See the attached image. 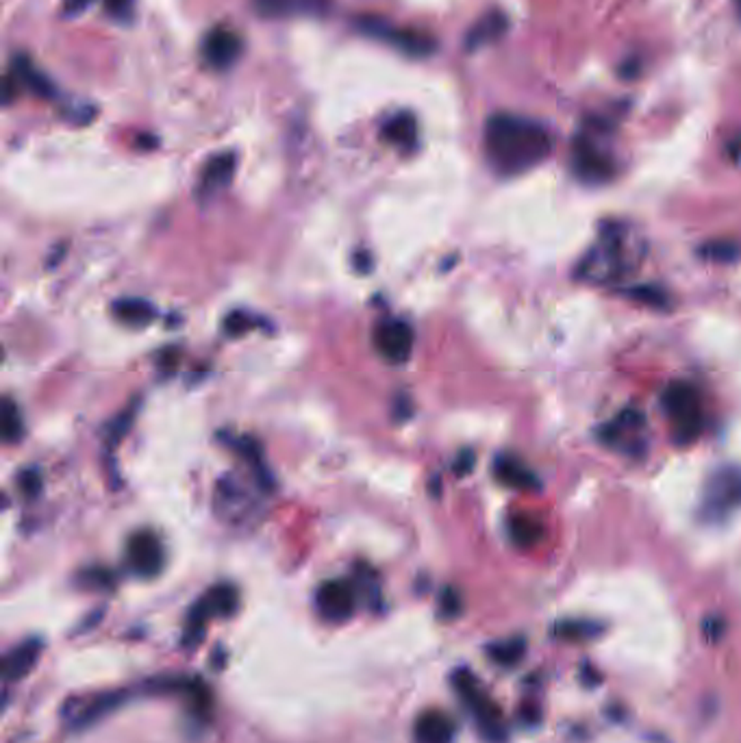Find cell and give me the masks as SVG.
I'll list each match as a JSON object with an SVG mask.
<instances>
[{"instance_id": "6da1fadb", "label": "cell", "mask_w": 741, "mask_h": 743, "mask_svg": "<svg viewBox=\"0 0 741 743\" xmlns=\"http://www.w3.org/2000/svg\"><path fill=\"white\" fill-rule=\"evenodd\" d=\"M485 157L502 177L528 172L551 157L554 139L548 127L516 113H494L485 124Z\"/></svg>"}, {"instance_id": "7a4b0ae2", "label": "cell", "mask_w": 741, "mask_h": 743, "mask_svg": "<svg viewBox=\"0 0 741 743\" xmlns=\"http://www.w3.org/2000/svg\"><path fill=\"white\" fill-rule=\"evenodd\" d=\"M641 246L637 244L633 231L615 222L611 229H603L598 241L589 248L587 255L578 263L577 275L594 285L618 283L626 275L637 270L641 257Z\"/></svg>"}, {"instance_id": "3957f363", "label": "cell", "mask_w": 741, "mask_h": 743, "mask_svg": "<svg viewBox=\"0 0 741 743\" xmlns=\"http://www.w3.org/2000/svg\"><path fill=\"white\" fill-rule=\"evenodd\" d=\"M661 405L667 420L672 422V437L676 443L685 446V443H692L701 435L704 417L702 400L696 387L685 383V380H676L663 391Z\"/></svg>"}, {"instance_id": "277c9868", "label": "cell", "mask_w": 741, "mask_h": 743, "mask_svg": "<svg viewBox=\"0 0 741 743\" xmlns=\"http://www.w3.org/2000/svg\"><path fill=\"white\" fill-rule=\"evenodd\" d=\"M453 685L454 689H457L459 698L468 704V709L472 711V715H474L479 730L483 732L485 739L491 743L505 741L507 730L500 706L485 694L479 680L474 678V674H472L470 669H457L453 676Z\"/></svg>"}, {"instance_id": "5b68a950", "label": "cell", "mask_w": 741, "mask_h": 743, "mask_svg": "<svg viewBox=\"0 0 741 743\" xmlns=\"http://www.w3.org/2000/svg\"><path fill=\"white\" fill-rule=\"evenodd\" d=\"M357 29L367 35V38L385 41V44L393 46V48H398L409 57H428L437 50V41L431 35L422 33V31L401 29L396 24L387 22V20L375 18V15H364L357 22Z\"/></svg>"}, {"instance_id": "8992f818", "label": "cell", "mask_w": 741, "mask_h": 743, "mask_svg": "<svg viewBox=\"0 0 741 743\" xmlns=\"http://www.w3.org/2000/svg\"><path fill=\"white\" fill-rule=\"evenodd\" d=\"M240 596L233 585H217L207 596H202L191 608L188 626H185L183 643L185 646H198L205 626L211 617H229L237 611Z\"/></svg>"}, {"instance_id": "52a82bcc", "label": "cell", "mask_w": 741, "mask_h": 743, "mask_svg": "<svg viewBox=\"0 0 741 743\" xmlns=\"http://www.w3.org/2000/svg\"><path fill=\"white\" fill-rule=\"evenodd\" d=\"M737 509H741V469H719L704 485L702 515L707 520H722Z\"/></svg>"}, {"instance_id": "ba28073f", "label": "cell", "mask_w": 741, "mask_h": 743, "mask_svg": "<svg viewBox=\"0 0 741 743\" xmlns=\"http://www.w3.org/2000/svg\"><path fill=\"white\" fill-rule=\"evenodd\" d=\"M572 172L583 183L603 185L615 177V162L594 137L577 135L572 144Z\"/></svg>"}, {"instance_id": "9c48e42d", "label": "cell", "mask_w": 741, "mask_h": 743, "mask_svg": "<svg viewBox=\"0 0 741 743\" xmlns=\"http://www.w3.org/2000/svg\"><path fill=\"white\" fill-rule=\"evenodd\" d=\"M357 593L348 581H326L315 591V611L331 624H344L355 616Z\"/></svg>"}, {"instance_id": "30bf717a", "label": "cell", "mask_w": 741, "mask_h": 743, "mask_svg": "<svg viewBox=\"0 0 741 743\" xmlns=\"http://www.w3.org/2000/svg\"><path fill=\"white\" fill-rule=\"evenodd\" d=\"M413 344H416V333H413L411 324L404 322V319H383L375 328V345L378 354L390 363H404L411 357Z\"/></svg>"}, {"instance_id": "8fae6325", "label": "cell", "mask_w": 741, "mask_h": 743, "mask_svg": "<svg viewBox=\"0 0 741 743\" xmlns=\"http://www.w3.org/2000/svg\"><path fill=\"white\" fill-rule=\"evenodd\" d=\"M127 561L128 567L142 578H154L163 570L165 555L162 541L157 539L150 530H139L127 544Z\"/></svg>"}, {"instance_id": "7c38bea8", "label": "cell", "mask_w": 741, "mask_h": 743, "mask_svg": "<svg viewBox=\"0 0 741 743\" xmlns=\"http://www.w3.org/2000/svg\"><path fill=\"white\" fill-rule=\"evenodd\" d=\"M242 38L233 29L216 27L202 41V57L214 70H229L242 57Z\"/></svg>"}, {"instance_id": "4fadbf2b", "label": "cell", "mask_w": 741, "mask_h": 743, "mask_svg": "<svg viewBox=\"0 0 741 743\" xmlns=\"http://www.w3.org/2000/svg\"><path fill=\"white\" fill-rule=\"evenodd\" d=\"M237 159L233 153H220L211 157L202 168L200 180H198V196L200 198H214L222 189L231 185L233 174H235Z\"/></svg>"}, {"instance_id": "5bb4252c", "label": "cell", "mask_w": 741, "mask_h": 743, "mask_svg": "<svg viewBox=\"0 0 741 743\" xmlns=\"http://www.w3.org/2000/svg\"><path fill=\"white\" fill-rule=\"evenodd\" d=\"M416 739L419 743H453L454 721L442 711H424L416 720Z\"/></svg>"}, {"instance_id": "9a60e30c", "label": "cell", "mask_w": 741, "mask_h": 743, "mask_svg": "<svg viewBox=\"0 0 741 743\" xmlns=\"http://www.w3.org/2000/svg\"><path fill=\"white\" fill-rule=\"evenodd\" d=\"M41 652L40 639H29V642L15 646L12 652L3 660V676L4 680H22L31 669L35 668Z\"/></svg>"}, {"instance_id": "2e32d148", "label": "cell", "mask_w": 741, "mask_h": 743, "mask_svg": "<svg viewBox=\"0 0 741 743\" xmlns=\"http://www.w3.org/2000/svg\"><path fill=\"white\" fill-rule=\"evenodd\" d=\"M381 135L385 142L393 144L396 148H402V151H413L418 144V120L413 113L401 111L396 116H392L390 120L383 127Z\"/></svg>"}, {"instance_id": "e0dca14e", "label": "cell", "mask_w": 741, "mask_h": 743, "mask_svg": "<svg viewBox=\"0 0 741 743\" xmlns=\"http://www.w3.org/2000/svg\"><path fill=\"white\" fill-rule=\"evenodd\" d=\"M494 472H496V478H498L502 485H507V487H513V489H537L539 487L535 474H533L525 463L517 461V459H513V457L496 459Z\"/></svg>"}, {"instance_id": "ac0fdd59", "label": "cell", "mask_w": 741, "mask_h": 743, "mask_svg": "<svg viewBox=\"0 0 741 743\" xmlns=\"http://www.w3.org/2000/svg\"><path fill=\"white\" fill-rule=\"evenodd\" d=\"M507 31V18L500 12L487 13L485 18H481L474 27L470 29L468 39H465V48L476 50L481 46L491 44L494 39H498L502 33Z\"/></svg>"}, {"instance_id": "d6986e66", "label": "cell", "mask_w": 741, "mask_h": 743, "mask_svg": "<svg viewBox=\"0 0 741 743\" xmlns=\"http://www.w3.org/2000/svg\"><path fill=\"white\" fill-rule=\"evenodd\" d=\"M13 74L15 79H18L22 85H27L31 92H35V94L41 96V98H53L57 92H55V85L49 81V76L44 74V72H40L35 68L33 64L27 59V57H15L13 59Z\"/></svg>"}, {"instance_id": "ffe728a7", "label": "cell", "mask_w": 741, "mask_h": 743, "mask_svg": "<svg viewBox=\"0 0 741 743\" xmlns=\"http://www.w3.org/2000/svg\"><path fill=\"white\" fill-rule=\"evenodd\" d=\"M113 316L128 327H146L157 316L154 307L142 298H122L113 302Z\"/></svg>"}, {"instance_id": "44dd1931", "label": "cell", "mask_w": 741, "mask_h": 743, "mask_svg": "<svg viewBox=\"0 0 741 743\" xmlns=\"http://www.w3.org/2000/svg\"><path fill=\"white\" fill-rule=\"evenodd\" d=\"M509 535L513 544L520 546V548H533V546H537L542 541L543 526L533 515L517 513L511 515L509 520Z\"/></svg>"}, {"instance_id": "7402d4cb", "label": "cell", "mask_w": 741, "mask_h": 743, "mask_svg": "<svg viewBox=\"0 0 741 743\" xmlns=\"http://www.w3.org/2000/svg\"><path fill=\"white\" fill-rule=\"evenodd\" d=\"M255 4L266 15H287L294 12H320L324 0H255Z\"/></svg>"}, {"instance_id": "603a6c76", "label": "cell", "mask_w": 741, "mask_h": 743, "mask_svg": "<svg viewBox=\"0 0 741 743\" xmlns=\"http://www.w3.org/2000/svg\"><path fill=\"white\" fill-rule=\"evenodd\" d=\"M0 422H3V440L7 443H15L22 440L24 433V422L22 415H20L18 405L13 400L4 398L3 402V415H0Z\"/></svg>"}, {"instance_id": "cb8c5ba5", "label": "cell", "mask_w": 741, "mask_h": 743, "mask_svg": "<svg viewBox=\"0 0 741 743\" xmlns=\"http://www.w3.org/2000/svg\"><path fill=\"white\" fill-rule=\"evenodd\" d=\"M526 643L525 639H507V642H498L494 646H490V657L494 663L498 665H516L520 663V659L525 657Z\"/></svg>"}, {"instance_id": "d4e9b609", "label": "cell", "mask_w": 741, "mask_h": 743, "mask_svg": "<svg viewBox=\"0 0 741 743\" xmlns=\"http://www.w3.org/2000/svg\"><path fill=\"white\" fill-rule=\"evenodd\" d=\"M554 634L559 639H569V642H583V639H592L600 633V626L594 622H580V619H568V622H557L554 626Z\"/></svg>"}, {"instance_id": "484cf974", "label": "cell", "mask_w": 741, "mask_h": 743, "mask_svg": "<svg viewBox=\"0 0 741 743\" xmlns=\"http://www.w3.org/2000/svg\"><path fill=\"white\" fill-rule=\"evenodd\" d=\"M701 250L704 257H709V259H715V261H728L739 255V246L728 244V241H715V244L702 246Z\"/></svg>"}, {"instance_id": "4316f807", "label": "cell", "mask_w": 741, "mask_h": 743, "mask_svg": "<svg viewBox=\"0 0 741 743\" xmlns=\"http://www.w3.org/2000/svg\"><path fill=\"white\" fill-rule=\"evenodd\" d=\"M255 324H257L255 318H251L243 311H235L226 318L225 328L229 330V335H242V333H246V330H251Z\"/></svg>"}, {"instance_id": "83f0119b", "label": "cell", "mask_w": 741, "mask_h": 743, "mask_svg": "<svg viewBox=\"0 0 741 743\" xmlns=\"http://www.w3.org/2000/svg\"><path fill=\"white\" fill-rule=\"evenodd\" d=\"M105 7L107 12L113 15V18H128V15L133 13V7H135V0H105Z\"/></svg>"}, {"instance_id": "f1b7e54d", "label": "cell", "mask_w": 741, "mask_h": 743, "mask_svg": "<svg viewBox=\"0 0 741 743\" xmlns=\"http://www.w3.org/2000/svg\"><path fill=\"white\" fill-rule=\"evenodd\" d=\"M461 608V600L457 596V591L453 590H445L444 596H442V613L445 617H454L459 613Z\"/></svg>"}, {"instance_id": "f546056e", "label": "cell", "mask_w": 741, "mask_h": 743, "mask_svg": "<svg viewBox=\"0 0 741 743\" xmlns=\"http://www.w3.org/2000/svg\"><path fill=\"white\" fill-rule=\"evenodd\" d=\"M94 0H64V12L66 15H79L85 12L87 7H92Z\"/></svg>"}, {"instance_id": "4dcf8cb0", "label": "cell", "mask_w": 741, "mask_h": 743, "mask_svg": "<svg viewBox=\"0 0 741 743\" xmlns=\"http://www.w3.org/2000/svg\"><path fill=\"white\" fill-rule=\"evenodd\" d=\"M472 466H474V454H472L470 450H465V452L461 454V457H459V461L454 463V472H457L459 476H463V474H468V472H470Z\"/></svg>"}, {"instance_id": "1f68e13d", "label": "cell", "mask_w": 741, "mask_h": 743, "mask_svg": "<svg viewBox=\"0 0 741 743\" xmlns=\"http://www.w3.org/2000/svg\"><path fill=\"white\" fill-rule=\"evenodd\" d=\"M737 4H739V12H741V0H737Z\"/></svg>"}]
</instances>
